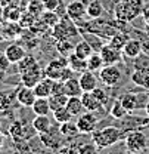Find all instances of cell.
<instances>
[{
  "mask_svg": "<svg viewBox=\"0 0 149 154\" xmlns=\"http://www.w3.org/2000/svg\"><path fill=\"white\" fill-rule=\"evenodd\" d=\"M73 76H74V71L68 65V58L64 57L58 58V59H52L44 68V77H49L52 80L65 82Z\"/></svg>",
  "mask_w": 149,
  "mask_h": 154,
  "instance_id": "6da1fadb",
  "label": "cell"
},
{
  "mask_svg": "<svg viewBox=\"0 0 149 154\" xmlns=\"http://www.w3.org/2000/svg\"><path fill=\"white\" fill-rule=\"evenodd\" d=\"M143 0H121L115 6V18L129 22L143 12Z\"/></svg>",
  "mask_w": 149,
  "mask_h": 154,
  "instance_id": "7a4b0ae2",
  "label": "cell"
},
{
  "mask_svg": "<svg viewBox=\"0 0 149 154\" xmlns=\"http://www.w3.org/2000/svg\"><path fill=\"white\" fill-rule=\"evenodd\" d=\"M92 139L96 148H108L121 139V131L115 126H106L103 129L94 131L92 134Z\"/></svg>",
  "mask_w": 149,
  "mask_h": 154,
  "instance_id": "3957f363",
  "label": "cell"
},
{
  "mask_svg": "<svg viewBox=\"0 0 149 154\" xmlns=\"http://www.w3.org/2000/svg\"><path fill=\"white\" fill-rule=\"evenodd\" d=\"M9 135L12 136V139L16 145V144H27L38 134L33 125H27L21 120H15L9 128Z\"/></svg>",
  "mask_w": 149,
  "mask_h": 154,
  "instance_id": "277c9868",
  "label": "cell"
},
{
  "mask_svg": "<svg viewBox=\"0 0 149 154\" xmlns=\"http://www.w3.org/2000/svg\"><path fill=\"white\" fill-rule=\"evenodd\" d=\"M74 22L75 21H73L68 15L65 18L62 17L61 21L52 28V37L55 40H70L71 37H75L78 30Z\"/></svg>",
  "mask_w": 149,
  "mask_h": 154,
  "instance_id": "5b68a950",
  "label": "cell"
},
{
  "mask_svg": "<svg viewBox=\"0 0 149 154\" xmlns=\"http://www.w3.org/2000/svg\"><path fill=\"white\" fill-rule=\"evenodd\" d=\"M118 99H120L121 105L124 107V110L130 114L137 108H145L146 107L149 94H131V92H129V94L121 95Z\"/></svg>",
  "mask_w": 149,
  "mask_h": 154,
  "instance_id": "8992f818",
  "label": "cell"
},
{
  "mask_svg": "<svg viewBox=\"0 0 149 154\" xmlns=\"http://www.w3.org/2000/svg\"><path fill=\"white\" fill-rule=\"evenodd\" d=\"M77 128L80 131V134H93L97 128V123H99V117L96 116V113L92 111H84L77 117Z\"/></svg>",
  "mask_w": 149,
  "mask_h": 154,
  "instance_id": "52a82bcc",
  "label": "cell"
},
{
  "mask_svg": "<svg viewBox=\"0 0 149 154\" xmlns=\"http://www.w3.org/2000/svg\"><path fill=\"white\" fill-rule=\"evenodd\" d=\"M126 147L130 153H139L143 151L148 147V138L140 131H131L126 136Z\"/></svg>",
  "mask_w": 149,
  "mask_h": 154,
  "instance_id": "ba28073f",
  "label": "cell"
},
{
  "mask_svg": "<svg viewBox=\"0 0 149 154\" xmlns=\"http://www.w3.org/2000/svg\"><path fill=\"white\" fill-rule=\"evenodd\" d=\"M99 77L102 80V83L108 88L117 86L121 80V70L117 67V64L112 65H103L99 70Z\"/></svg>",
  "mask_w": 149,
  "mask_h": 154,
  "instance_id": "9c48e42d",
  "label": "cell"
},
{
  "mask_svg": "<svg viewBox=\"0 0 149 154\" xmlns=\"http://www.w3.org/2000/svg\"><path fill=\"white\" fill-rule=\"evenodd\" d=\"M43 77H44V70H41L40 64H36L33 68L21 73V83H22V86L34 88Z\"/></svg>",
  "mask_w": 149,
  "mask_h": 154,
  "instance_id": "30bf717a",
  "label": "cell"
},
{
  "mask_svg": "<svg viewBox=\"0 0 149 154\" xmlns=\"http://www.w3.org/2000/svg\"><path fill=\"white\" fill-rule=\"evenodd\" d=\"M100 57L103 59V64L105 65H112V64H118L123 58V51L114 48L111 43L109 45H103L99 51Z\"/></svg>",
  "mask_w": 149,
  "mask_h": 154,
  "instance_id": "8fae6325",
  "label": "cell"
},
{
  "mask_svg": "<svg viewBox=\"0 0 149 154\" xmlns=\"http://www.w3.org/2000/svg\"><path fill=\"white\" fill-rule=\"evenodd\" d=\"M65 15H68L73 21H80L81 18H84L87 15V6L80 0H73L67 5Z\"/></svg>",
  "mask_w": 149,
  "mask_h": 154,
  "instance_id": "7c38bea8",
  "label": "cell"
},
{
  "mask_svg": "<svg viewBox=\"0 0 149 154\" xmlns=\"http://www.w3.org/2000/svg\"><path fill=\"white\" fill-rule=\"evenodd\" d=\"M40 141H41V144L44 145V147H47V148H58L59 145H61V131L59 129H55V128H50L47 132H44V134H40Z\"/></svg>",
  "mask_w": 149,
  "mask_h": 154,
  "instance_id": "4fadbf2b",
  "label": "cell"
},
{
  "mask_svg": "<svg viewBox=\"0 0 149 154\" xmlns=\"http://www.w3.org/2000/svg\"><path fill=\"white\" fill-rule=\"evenodd\" d=\"M36 99H37V95H36L33 88L22 86V88H19L16 91V101H18L19 105H22V107H31Z\"/></svg>",
  "mask_w": 149,
  "mask_h": 154,
  "instance_id": "5bb4252c",
  "label": "cell"
},
{
  "mask_svg": "<svg viewBox=\"0 0 149 154\" xmlns=\"http://www.w3.org/2000/svg\"><path fill=\"white\" fill-rule=\"evenodd\" d=\"M81 102L86 111H92V113H97L99 110H102L103 104L96 98V95L92 92H83L81 94Z\"/></svg>",
  "mask_w": 149,
  "mask_h": 154,
  "instance_id": "9a60e30c",
  "label": "cell"
},
{
  "mask_svg": "<svg viewBox=\"0 0 149 154\" xmlns=\"http://www.w3.org/2000/svg\"><path fill=\"white\" fill-rule=\"evenodd\" d=\"M53 83L55 80L49 79V77H43L37 85L33 88L37 98H49V96L53 94Z\"/></svg>",
  "mask_w": 149,
  "mask_h": 154,
  "instance_id": "2e32d148",
  "label": "cell"
},
{
  "mask_svg": "<svg viewBox=\"0 0 149 154\" xmlns=\"http://www.w3.org/2000/svg\"><path fill=\"white\" fill-rule=\"evenodd\" d=\"M78 80H80L83 92H92V91H94L97 88V77L94 76V71L86 70L84 73L80 74Z\"/></svg>",
  "mask_w": 149,
  "mask_h": 154,
  "instance_id": "e0dca14e",
  "label": "cell"
},
{
  "mask_svg": "<svg viewBox=\"0 0 149 154\" xmlns=\"http://www.w3.org/2000/svg\"><path fill=\"white\" fill-rule=\"evenodd\" d=\"M4 55L7 57V59L12 62V64H18L22 58L25 57V49L18 45V43H10L7 45V48L4 49Z\"/></svg>",
  "mask_w": 149,
  "mask_h": 154,
  "instance_id": "ac0fdd59",
  "label": "cell"
},
{
  "mask_svg": "<svg viewBox=\"0 0 149 154\" xmlns=\"http://www.w3.org/2000/svg\"><path fill=\"white\" fill-rule=\"evenodd\" d=\"M142 49H143V48H142V43H140L139 40L130 38V40L126 43V46L123 48V55L130 58V59H136V58L140 57Z\"/></svg>",
  "mask_w": 149,
  "mask_h": 154,
  "instance_id": "d6986e66",
  "label": "cell"
},
{
  "mask_svg": "<svg viewBox=\"0 0 149 154\" xmlns=\"http://www.w3.org/2000/svg\"><path fill=\"white\" fill-rule=\"evenodd\" d=\"M64 94L68 96H81L83 94V89H81V85H80V80L75 79L74 76L68 80L64 82Z\"/></svg>",
  "mask_w": 149,
  "mask_h": 154,
  "instance_id": "ffe728a7",
  "label": "cell"
},
{
  "mask_svg": "<svg viewBox=\"0 0 149 154\" xmlns=\"http://www.w3.org/2000/svg\"><path fill=\"white\" fill-rule=\"evenodd\" d=\"M31 125L34 126V129L37 131L38 135H40V134H44V132H47V131H49V129L52 128V122H50V117H49V114L36 116Z\"/></svg>",
  "mask_w": 149,
  "mask_h": 154,
  "instance_id": "44dd1931",
  "label": "cell"
},
{
  "mask_svg": "<svg viewBox=\"0 0 149 154\" xmlns=\"http://www.w3.org/2000/svg\"><path fill=\"white\" fill-rule=\"evenodd\" d=\"M15 102H18L16 101V91L15 92H12V91L0 92V110L6 111V110L13 108V104Z\"/></svg>",
  "mask_w": 149,
  "mask_h": 154,
  "instance_id": "7402d4cb",
  "label": "cell"
},
{
  "mask_svg": "<svg viewBox=\"0 0 149 154\" xmlns=\"http://www.w3.org/2000/svg\"><path fill=\"white\" fill-rule=\"evenodd\" d=\"M65 107H67L68 111L73 114V117H78L81 113L86 111L84 107H83V102H81V96H70Z\"/></svg>",
  "mask_w": 149,
  "mask_h": 154,
  "instance_id": "603a6c76",
  "label": "cell"
},
{
  "mask_svg": "<svg viewBox=\"0 0 149 154\" xmlns=\"http://www.w3.org/2000/svg\"><path fill=\"white\" fill-rule=\"evenodd\" d=\"M31 110L36 116H44L49 114L50 110V104H49V98H37L34 101V104L31 105Z\"/></svg>",
  "mask_w": 149,
  "mask_h": 154,
  "instance_id": "cb8c5ba5",
  "label": "cell"
},
{
  "mask_svg": "<svg viewBox=\"0 0 149 154\" xmlns=\"http://www.w3.org/2000/svg\"><path fill=\"white\" fill-rule=\"evenodd\" d=\"M68 65H70V68L74 73H78V74H81V73H84L87 70V61L83 59V58L77 57L75 54L68 57Z\"/></svg>",
  "mask_w": 149,
  "mask_h": 154,
  "instance_id": "d4e9b609",
  "label": "cell"
},
{
  "mask_svg": "<svg viewBox=\"0 0 149 154\" xmlns=\"http://www.w3.org/2000/svg\"><path fill=\"white\" fill-rule=\"evenodd\" d=\"M93 49L94 48L87 42V40H80V42L75 45L74 54L77 55V57L83 58V59H87V58L93 54Z\"/></svg>",
  "mask_w": 149,
  "mask_h": 154,
  "instance_id": "484cf974",
  "label": "cell"
},
{
  "mask_svg": "<svg viewBox=\"0 0 149 154\" xmlns=\"http://www.w3.org/2000/svg\"><path fill=\"white\" fill-rule=\"evenodd\" d=\"M68 98H70V96L65 95V94H52V95L49 96V104H50L52 113H53L55 110H58V108L65 107L67 102H68Z\"/></svg>",
  "mask_w": 149,
  "mask_h": 154,
  "instance_id": "4316f807",
  "label": "cell"
},
{
  "mask_svg": "<svg viewBox=\"0 0 149 154\" xmlns=\"http://www.w3.org/2000/svg\"><path fill=\"white\" fill-rule=\"evenodd\" d=\"M40 21L47 27V28H53L56 24L61 21V17L58 15L56 11H44L40 17Z\"/></svg>",
  "mask_w": 149,
  "mask_h": 154,
  "instance_id": "83f0119b",
  "label": "cell"
},
{
  "mask_svg": "<svg viewBox=\"0 0 149 154\" xmlns=\"http://www.w3.org/2000/svg\"><path fill=\"white\" fill-rule=\"evenodd\" d=\"M75 45H73L70 40H58L56 43V52L64 58H68L70 55L74 54Z\"/></svg>",
  "mask_w": 149,
  "mask_h": 154,
  "instance_id": "f1b7e54d",
  "label": "cell"
},
{
  "mask_svg": "<svg viewBox=\"0 0 149 154\" xmlns=\"http://www.w3.org/2000/svg\"><path fill=\"white\" fill-rule=\"evenodd\" d=\"M59 131L62 136H67V138H73V136H77L80 134L78 128H77V123L70 120V122H65V123H61L59 125Z\"/></svg>",
  "mask_w": 149,
  "mask_h": 154,
  "instance_id": "f546056e",
  "label": "cell"
},
{
  "mask_svg": "<svg viewBox=\"0 0 149 154\" xmlns=\"http://www.w3.org/2000/svg\"><path fill=\"white\" fill-rule=\"evenodd\" d=\"M21 15H22V11H21L19 6H12V5L4 6V21H7V22H18Z\"/></svg>",
  "mask_w": 149,
  "mask_h": 154,
  "instance_id": "4dcf8cb0",
  "label": "cell"
},
{
  "mask_svg": "<svg viewBox=\"0 0 149 154\" xmlns=\"http://www.w3.org/2000/svg\"><path fill=\"white\" fill-rule=\"evenodd\" d=\"M86 61H87V70H90V71H99L105 65L103 64V59H102L99 52H93Z\"/></svg>",
  "mask_w": 149,
  "mask_h": 154,
  "instance_id": "1f68e13d",
  "label": "cell"
},
{
  "mask_svg": "<svg viewBox=\"0 0 149 154\" xmlns=\"http://www.w3.org/2000/svg\"><path fill=\"white\" fill-rule=\"evenodd\" d=\"M102 14H103V6L99 0H92L87 5V17L89 18H99V17H102Z\"/></svg>",
  "mask_w": 149,
  "mask_h": 154,
  "instance_id": "d6a6232c",
  "label": "cell"
},
{
  "mask_svg": "<svg viewBox=\"0 0 149 154\" xmlns=\"http://www.w3.org/2000/svg\"><path fill=\"white\" fill-rule=\"evenodd\" d=\"M27 11L31 15H34L36 18H40L41 14L46 11L44 9V5H43V0H30L27 3Z\"/></svg>",
  "mask_w": 149,
  "mask_h": 154,
  "instance_id": "836d02e7",
  "label": "cell"
},
{
  "mask_svg": "<svg viewBox=\"0 0 149 154\" xmlns=\"http://www.w3.org/2000/svg\"><path fill=\"white\" fill-rule=\"evenodd\" d=\"M36 64H38V62L36 61V58L33 57V55H25V57L22 58L18 64H16V67H18V73L21 74V73H24V71L33 68Z\"/></svg>",
  "mask_w": 149,
  "mask_h": 154,
  "instance_id": "e575fe53",
  "label": "cell"
},
{
  "mask_svg": "<svg viewBox=\"0 0 149 154\" xmlns=\"http://www.w3.org/2000/svg\"><path fill=\"white\" fill-rule=\"evenodd\" d=\"M148 73H149V68H146V70H145V68H136V70H134V73L131 74V80H133V83H136V85H139V86H143V88H145Z\"/></svg>",
  "mask_w": 149,
  "mask_h": 154,
  "instance_id": "d590c367",
  "label": "cell"
},
{
  "mask_svg": "<svg viewBox=\"0 0 149 154\" xmlns=\"http://www.w3.org/2000/svg\"><path fill=\"white\" fill-rule=\"evenodd\" d=\"M53 119H55L56 123H65V122H70L73 120V114L68 111L67 107H62V108H58L53 111Z\"/></svg>",
  "mask_w": 149,
  "mask_h": 154,
  "instance_id": "8d00e7d4",
  "label": "cell"
},
{
  "mask_svg": "<svg viewBox=\"0 0 149 154\" xmlns=\"http://www.w3.org/2000/svg\"><path fill=\"white\" fill-rule=\"evenodd\" d=\"M130 38L127 34H123V33H117V34H114L111 36V40H109V43H111L114 48H117V49H120V51H123V48L126 46V43L129 42Z\"/></svg>",
  "mask_w": 149,
  "mask_h": 154,
  "instance_id": "74e56055",
  "label": "cell"
},
{
  "mask_svg": "<svg viewBox=\"0 0 149 154\" xmlns=\"http://www.w3.org/2000/svg\"><path fill=\"white\" fill-rule=\"evenodd\" d=\"M126 114H129L126 110H124V107L121 105V102H120V99H117L114 104H112V108H111V116L114 119H123Z\"/></svg>",
  "mask_w": 149,
  "mask_h": 154,
  "instance_id": "f35d334b",
  "label": "cell"
},
{
  "mask_svg": "<svg viewBox=\"0 0 149 154\" xmlns=\"http://www.w3.org/2000/svg\"><path fill=\"white\" fill-rule=\"evenodd\" d=\"M46 11H58L61 6V0H43Z\"/></svg>",
  "mask_w": 149,
  "mask_h": 154,
  "instance_id": "ab89813d",
  "label": "cell"
},
{
  "mask_svg": "<svg viewBox=\"0 0 149 154\" xmlns=\"http://www.w3.org/2000/svg\"><path fill=\"white\" fill-rule=\"evenodd\" d=\"M93 94L96 95V98L105 105V104H108V101H109V96L106 95V92L103 91V89H99V88H96L93 91Z\"/></svg>",
  "mask_w": 149,
  "mask_h": 154,
  "instance_id": "60d3db41",
  "label": "cell"
},
{
  "mask_svg": "<svg viewBox=\"0 0 149 154\" xmlns=\"http://www.w3.org/2000/svg\"><path fill=\"white\" fill-rule=\"evenodd\" d=\"M12 65V62L7 59V57L3 54V55H0V70H9V67Z\"/></svg>",
  "mask_w": 149,
  "mask_h": 154,
  "instance_id": "b9f144b4",
  "label": "cell"
},
{
  "mask_svg": "<svg viewBox=\"0 0 149 154\" xmlns=\"http://www.w3.org/2000/svg\"><path fill=\"white\" fill-rule=\"evenodd\" d=\"M143 15H145V21H146V24L149 25V6L148 8H143Z\"/></svg>",
  "mask_w": 149,
  "mask_h": 154,
  "instance_id": "7bdbcfd3",
  "label": "cell"
},
{
  "mask_svg": "<svg viewBox=\"0 0 149 154\" xmlns=\"http://www.w3.org/2000/svg\"><path fill=\"white\" fill-rule=\"evenodd\" d=\"M6 74H7V71H6V70H0V83H1V82H4Z\"/></svg>",
  "mask_w": 149,
  "mask_h": 154,
  "instance_id": "ee69618b",
  "label": "cell"
},
{
  "mask_svg": "<svg viewBox=\"0 0 149 154\" xmlns=\"http://www.w3.org/2000/svg\"><path fill=\"white\" fill-rule=\"evenodd\" d=\"M3 21H4V8L0 6V22H3Z\"/></svg>",
  "mask_w": 149,
  "mask_h": 154,
  "instance_id": "f6af8a7d",
  "label": "cell"
},
{
  "mask_svg": "<svg viewBox=\"0 0 149 154\" xmlns=\"http://www.w3.org/2000/svg\"><path fill=\"white\" fill-rule=\"evenodd\" d=\"M7 5H9V0H0V6L4 8V6H7Z\"/></svg>",
  "mask_w": 149,
  "mask_h": 154,
  "instance_id": "bcb514c9",
  "label": "cell"
},
{
  "mask_svg": "<svg viewBox=\"0 0 149 154\" xmlns=\"http://www.w3.org/2000/svg\"><path fill=\"white\" fill-rule=\"evenodd\" d=\"M3 142H4V136H3V135L0 134V148L3 147Z\"/></svg>",
  "mask_w": 149,
  "mask_h": 154,
  "instance_id": "7dc6e473",
  "label": "cell"
},
{
  "mask_svg": "<svg viewBox=\"0 0 149 154\" xmlns=\"http://www.w3.org/2000/svg\"><path fill=\"white\" fill-rule=\"evenodd\" d=\"M145 111H146V116L149 117V99H148V102H146V107H145Z\"/></svg>",
  "mask_w": 149,
  "mask_h": 154,
  "instance_id": "c3c4849f",
  "label": "cell"
}]
</instances>
